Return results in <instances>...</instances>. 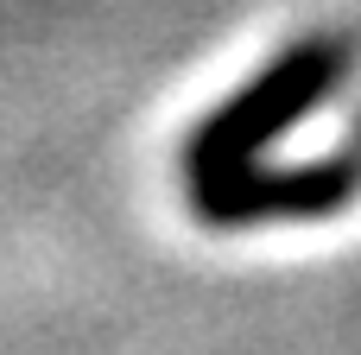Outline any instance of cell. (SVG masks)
<instances>
[{
  "label": "cell",
  "mask_w": 361,
  "mask_h": 355,
  "mask_svg": "<svg viewBox=\"0 0 361 355\" xmlns=\"http://www.w3.org/2000/svg\"><path fill=\"white\" fill-rule=\"evenodd\" d=\"M324 83H330V51H298V57L273 64L235 108H222V114L203 127V140H197V178H203V191H216L222 178H235L241 159H247L260 140H273L286 121H298V114L317 102Z\"/></svg>",
  "instance_id": "obj_1"
}]
</instances>
